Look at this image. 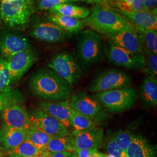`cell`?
<instances>
[{
    "label": "cell",
    "instance_id": "1",
    "mask_svg": "<svg viewBox=\"0 0 157 157\" xmlns=\"http://www.w3.org/2000/svg\"><path fill=\"white\" fill-rule=\"evenodd\" d=\"M29 89L34 96L45 101L58 102L69 100L73 86L51 69L37 71L29 81Z\"/></svg>",
    "mask_w": 157,
    "mask_h": 157
},
{
    "label": "cell",
    "instance_id": "2",
    "mask_svg": "<svg viewBox=\"0 0 157 157\" xmlns=\"http://www.w3.org/2000/svg\"><path fill=\"white\" fill-rule=\"evenodd\" d=\"M82 21L84 26L105 36L122 31L136 29L118 12L98 4H95L93 7L89 17Z\"/></svg>",
    "mask_w": 157,
    "mask_h": 157
},
{
    "label": "cell",
    "instance_id": "3",
    "mask_svg": "<svg viewBox=\"0 0 157 157\" xmlns=\"http://www.w3.org/2000/svg\"><path fill=\"white\" fill-rule=\"evenodd\" d=\"M103 43L99 34L91 29L78 33L76 59L80 67L89 68L103 58Z\"/></svg>",
    "mask_w": 157,
    "mask_h": 157
},
{
    "label": "cell",
    "instance_id": "4",
    "mask_svg": "<svg viewBox=\"0 0 157 157\" xmlns=\"http://www.w3.org/2000/svg\"><path fill=\"white\" fill-rule=\"evenodd\" d=\"M34 12L32 0L2 1L0 16L6 26L13 29L23 30L28 25Z\"/></svg>",
    "mask_w": 157,
    "mask_h": 157
},
{
    "label": "cell",
    "instance_id": "5",
    "mask_svg": "<svg viewBox=\"0 0 157 157\" xmlns=\"http://www.w3.org/2000/svg\"><path fill=\"white\" fill-rule=\"evenodd\" d=\"M94 96L107 112L118 113L130 109L138 99V92L130 86L122 89L95 93Z\"/></svg>",
    "mask_w": 157,
    "mask_h": 157
},
{
    "label": "cell",
    "instance_id": "6",
    "mask_svg": "<svg viewBox=\"0 0 157 157\" xmlns=\"http://www.w3.org/2000/svg\"><path fill=\"white\" fill-rule=\"evenodd\" d=\"M103 51L108 61L113 65L136 71L144 67V55L126 50L109 40L103 44Z\"/></svg>",
    "mask_w": 157,
    "mask_h": 157
},
{
    "label": "cell",
    "instance_id": "7",
    "mask_svg": "<svg viewBox=\"0 0 157 157\" xmlns=\"http://www.w3.org/2000/svg\"><path fill=\"white\" fill-rule=\"evenodd\" d=\"M48 67L72 86L76 84L84 75L76 58L66 51L56 54Z\"/></svg>",
    "mask_w": 157,
    "mask_h": 157
},
{
    "label": "cell",
    "instance_id": "8",
    "mask_svg": "<svg viewBox=\"0 0 157 157\" xmlns=\"http://www.w3.org/2000/svg\"><path fill=\"white\" fill-rule=\"evenodd\" d=\"M69 100L71 107L76 111L91 119L98 124L108 118L107 111L93 95L82 91L71 95Z\"/></svg>",
    "mask_w": 157,
    "mask_h": 157
},
{
    "label": "cell",
    "instance_id": "9",
    "mask_svg": "<svg viewBox=\"0 0 157 157\" xmlns=\"http://www.w3.org/2000/svg\"><path fill=\"white\" fill-rule=\"evenodd\" d=\"M131 84L132 80L128 74L119 69H111L99 73L91 82L89 90L95 93L128 87Z\"/></svg>",
    "mask_w": 157,
    "mask_h": 157
},
{
    "label": "cell",
    "instance_id": "10",
    "mask_svg": "<svg viewBox=\"0 0 157 157\" xmlns=\"http://www.w3.org/2000/svg\"><path fill=\"white\" fill-rule=\"evenodd\" d=\"M29 34L35 39L50 43L67 40L73 35L48 20L39 21L33 23Z\"/></svg>",
    "mask_w": 157,
    "mask_h": 157
},
{
    "label": "cell",
    "instance_id": "11",
    "mask_svg": "<svg viewBox=\"0 0 157 157\" xmlns=\"http://www.w3.org/2000/svg\"><path fill=\"white\" fill-rule=\"evenodd\" d=\"M37 60V52L32 48L19 52L6 59L11 83L18 81Z\"/></svg>",
    "mask_w": 157,
    "mask_h": 157
},
{
    "label": "cell",
    "instance_id": "12",
    "mask_svg": "<svg viewBox=\"0 0 157 157\" xmlns=\"http://www.w3.org/2000/svg\"><path fill=\"white\" fill-rule=\"evenodd\" d=\"M28 115L30 122L33 126L51 137L72 135L62 124L40 108L30 111Z\"/></svg>",
    "mask_w": 157,
    "mask_h": 157
},
{
    "label": "cell",
    "instance_id": "13",
    "mask_svg": "<svg viewBox=\"0 0 157 157\" xmlns=\"http://www.w3.org/2000/svg\"><path fill=\"white\" fill-rule=\"evenodd\" d=\"M104 129L97 126L72 133V144L75 149L97 150L104 141Z\"/></svg>",
    "mask_w": 157,
    "mask_h": 157
},
{
    "label": "cell",
    "instance_id": "14",
    "mask_svg": "<svg viewBox=\"0 0 157 157\" xmlns=\"http://www.w3.org/2000/svg\"><path fill=\"white\" fill-rule=\"evenodd\" d=\"M21 102H14L3 109L2 118L5 124L16 129L26 130L33 124L29 118L28 112Z\"/></svg>",
    "mask_w": 157,
    "mask_h": 157
},
{
    "label": "cell",
    "instance_id": "15",
    "mask_svg": "<svg viewBox=\"0 0 157 157\" xmlns=\"http://www.w3.org/2000/svg\"><path fill=\"white\" fill-rule=\"evenodd\" d=\"M108 40L126 50L144 55L146 49L138 32L135 30H124L106 36Z\"/></svg>",
    "mask_w": 157,
    "mask_h": 157
},
{
    "label": "cell",
    "instance_id": "16",
    "mask_svg": "<svg viewBox=\"0 0 157 157\" xmlns=\"http://www.w3.org/2000/svg\"><path fill=\"white\" fill-rule=\"evenodd\" d=\"M30 48L29 40L19 34L7 33L0 39V53L6 60Z\"/></svg>",
    "mask_w": 157,
    "mask_h": 157
},
{
    "label": "cell",
    "instance_id": "17",
    "mask_svg": "<svg viewBox=\"0 0 157 157\" xmlns=\"http://www.w3.org/2000/svg\"><path fill=\"white\" fill-rule=\"evenodd\" d=\"M39 107L67 129L71 126L70 117L72 108L69 104V100L58 102L41 101L39 103Z\"/></svg>",
    "mask_w": 157,
    "mask_h": 157
},
{
    "label": "cell",
    "instance_id": "18",
    "mask_svg": "<svg viewBox=\"0 0 157 157\" xmlns=\"http://www.w3.org/2000/svg\"><path fill=\"white\" fill-rule=\"evenodd\" d=\"M119 10L120 13L135 28L157 30V14L145 10L127 12Z\"/></svg>",
    "mask_w": 157,
    "mask_h": 157
},
{
    "label": "cell",
    "instance_id": "19",
    "mask_svg": "<svg viewBox=\"0 0 157 157\" xmlns=\"http://www.w3.org/2000/svg\"><path fill=\"white\" fill-rule=\"evenodd\" d=\"M26 136L23 129H16L4 124L0 128V147L8 151L26 140Z\"/></svg>",
    "mask_w": 157,
    "mask_h": 157
},
{
    "label": "cell",
    "instance_id": "20",
    "mask_svg": "<svg viewBox=\"0 0 157 157\" xmlns=\"http://www.w3.org/2000/svg\"><path fill=\"white\" fill-rule=\"evenodd\" d=\"M126 157H157L156 152L145 138L134 135L128 148L124 152Z\"/></svg>",
    "mask_w": 157,
    "mask_h": 157
},
{
    "label": "cell",
    "instance_id": "21",
    "mask_svg": "<svg viewBox=\"0 0 157 157\" xmlns=\"http://www.w3.org/2000/svg\"><path fill=\"white\" fill-rule=\"evenodd\" d=\"M47 20L54 23L63 30L72 34L79 33L84 28L81 19L66 17L55 12H49Z\"/></svg>",
    "mask_w": 157,
    "mask_h": 157
},
{
    "label": "cell",
    "instance_id": "22",
    "mask_svg": "<svg viewBox=\"0 0 157 157\" xmlns=\"http://www.w3.org/2000/svg\"><path fill=\"white\" fill-rule=\"evenodd\" d=\"M139 94L145 106L157 107V78L148 76L143 78L140 87Z\"/></svg>",
    "mask_w": 157,
    "mask_h": 157
},
{
    "label": "cell",
    "instance_id": "23",
    "mask_svg": "<svg viewBox=\"0 0 157 157\" xmlns=\"http://www.w3.org/2000/svg\"><path fill=\"white\" fill-rule=\"evenodd\" d=\"M90 11L87 7L73 5L67 2L56 6L49 11L50 12H55L66 17H72L78 19H84L89 17Z\"/></svg>",
    "mask_w": 157,
    "mask_h": 157
},
{
    "label": "cell",
    "instance_id": "24",
    "mask_svg": "<svg viewBox=\"0 0 157 157\" xmlns=\"http://www.w3.org/2000/svg\"><path fill=\"white\" fill-rule=\"evenodd\" d=\"M64 151L73 152V147L72 144V135L51 137L44 149V155L47 153Z\"/></svg>",
    "mask_w": 157,
    "mask_h": 157
},
{
    "label": "cell",
    "instance_id": "25",
    "mask_svg": "<svg viewBox=\"0 0 157 157\" xmlns=\"http://www.w3.org/2000/svg\"><path fill=\"white\" fill-rule=\"evenodd\" d=\"M6 152L8 156L10 157H26L36 155L43 157L44 155L42 151L27 140L23 141L16 147Z\"/></svg>",
    "mask_w": 157,
    "mask_h": 157
},
{
    "label": "cell",
    "instance_id": "26",
    "mask_svg": "<svg viewBox=\"0 0 157 157\" xmlns=\"http://www.w3.org/2000/svg\"><path fill=\"white\" fill-rule=\"evenodd\" d=\"M25 133L26 136V140L30 141L37 148L42 151L44 155V149L50 140L51 136L33 125L25 130Z\"/></svg>",
    "mask_w": 157,
    "mask_h": 157
},
{
    "label": "cell",
    "instance_id": "27",
    "mask_svg": "<svg viewBox=\"0 0 157 157\" xmlns=\"http://www.w3.org/2000/svg\"><path fill=\"white\" fill-rule=\"evenodd\" d=\"M70 122L71 126H72L73 128V131L83 130L97 125V124L91 119L72 108L71 109Z\"/></svg>",
    "mask_w": 157,
    "mask_h": 157
},
{
    "label": "cell",
    "instance_id": "28",
    "mask_svg": "<svg viewBox=\"0 0 157 157\" xmlns=\"http://www.w3.org/2000/svg\"><path fill=\"white\" fill-rule=\"evenodd\" d=\"M143 40L146 51L157 54V31L152 29L136 27Z\"/></svg>",
    "mask_w": 157,
    "mask_h": 157
},
{
    "label": "cell",
    "instance_id": "29",
    "mask_svg": "<svg viewBox=\"0 0 157 157\" xmlns=\"http://www.w3.org/2000/svg\"><path fill=\"white\" fill-rule=\"evenodd\" d=\"M22 95L12 87H8L6 90L0 93V112L6 106L14 102H22Z\"/></svg>",
    "mask_w": 157,
    "mask_h": 157
},
{
    "label": "cell",
    "instance_id": "30",
    "mask_svg": "<svg viewBox=\"0 0 157 157\" xmlns=\"http://www.w3.org/2000/svg\"><path fill=\"white\" fill-rule=\"evenodd\" d=\"M144 56L145 57V63L142 70L148 76L157 78V54L145 51Z\"/></svg>",
    "mask_w": 157,
    "mask_h": 157
},
{
    "label": "cell",
    "instance_id": "31",
    "mask_svg": "<svg viewBox=\"0 0 157 157\" xmlns=\"http://www.w3.org/2000/svg\"><path fill=\"white\" fill-rule=\"evenodd\" d=\"M134 135L128 130H119L112 135L119 147L124 152L128 148Z\"/></svg>",
    "mask_w": 157,
    "mask_h": 157
},
{
    "label": "cell",
    "instance_id": "32",
    "mask_svg": "<svg viewBox=\"0 0 157 157\" xmlns=\"http://www.w3.org/2000/svg\"><path fill=\"white\" fill-rule=\"evenodd\" d=\"M10 84L11 78L7 62L3 58H0V93L6 90Z\"/></svg>",
    "mask_w": 157,
    "mask_h": 157
},
{
    "label": "cell",
    "instance_id": "33",
    "mask_svg": "<svg viewBox=\"0 0 157 157\" xmlns=\"http://www.w3.org/2000/svg\"><path fill=\"white\" fill-rule=\"evenodd\" d=\"M105 148L108 154L115 157H121L124 152L116 143L112 135L105 139Z\"/></svg>",
    "mask_w": 157,
    "mask_h": 157
},
{
    "label": "cell",
    "instance_id": "34",
    "mask_svg": "<svg viewBox=\"0 0 157 157\" xmlns=\"http://www.w3.org/2000/svg\"><path fill=\"white\" fill-rule=\"evenodd\" d=\"M64 2H63L61 0H40L39 8L41 10L50 11L56 6Z\"/></svg>",
    "mask_w": 157,
    "mask_h": 157
},
{
    "label": "cell",
    "instance_id": "35",
    "mask_svg": "<svg viewBox=\"0 0 157 157\" xmlns=\"http://www.w3.org/2000/svg\"><path fill=\"white\" fill-rule=\"evenodd\" d=\"M157 0H144L143 10L157 13Z\"/></svg>",
    "mask_w": 157,
    "mask_h": 157
},
{
    "label": "cell",
    "instance_id": "36",
    "mask_svg": "<svg viewBox=\"0 0 157 157\" xmlns=\"http://www.w3.org/2000/svg\"><path fill=\"white\" fill-rule=\"evenodd\" d=\"M144 1V0H133L130 12L139 11L143 10Z\"/></svg>",
    "mask_w": 157,
    "mask_h": 157
},
{
    "label": "cell",
    "instance_id": "37",
    "mask_svg": "<svg viewBox=\"0 0 157 157\" xmlns=\"http://www.w3.org/2000/svg\"><path fill=\"white\" fill-rule=\"evenodd\" d=\"M72 152L64 151L56 153H47L43 157H72Z\"/></svg>",
    "mask_w": 157,
    "mask_h": 157
},
{
    "label": "cell",
    "instance_id": "38",
    "mask_svg": "<svg viewBox=\"0 0 157 157\" xmlns=\"http://www.w3.org/2000/svg\"><path fill=\"white\" fill-rule=\"evenodd\" d=\"M96 150H86V149H75L74 151L78 157H89L90 154Z\"/></svg>",
    "mask_w": 157,
    "mask_h": 157
},
{
    "label": "cell",
    "instance_id": "39",
    "mask_svg": "<svg viewBox=\"0 0 157 157\" xmlns=\"http://www.w3.org/2000/svg\"><path fill=\"white\" fill-rule=\"evenodd\" d=\"M73 1H84V2H91V3H95V4H100L102 6H107L106 3L104 2V0H73Z\"/></svg>",
    "mask_w": 157,
    "mask_h": 157
},
{
    "label": "cell",
    "instance_id": "40",
    "mask_svg": "<svg viewBox=\"0 0 157 157\" xmlns=\"http://www.w3.org/2000/svg\"><path fill=\"white\" fill-rule=\"evenodd\" d=\"M104 1L106 3L107 6L109 7V6H110V5H111V4L113 5L114 4L118 2H119V1H121L122 0H104Z\"/></svg>",
    "mask_w": 157,
    "mask_h": 157
},
{
    "label": "cell",
    "instance_id": "41",
    "mask_svg": "<svg viewBox=\"0 0 157 157\" xmlns=\"http://www.w3.org/2000/svg\"><path fill=\"white\" fill-rule=\"evenodd\" d=\"M72 157H78V155H77V154L75 152H72Z\"/></svg>",
    "mask_w": 157,
    "mask_h": 157
},
{
    "label": "cell",
    "instance_id": "42",
    "mask_svg": "<svg viewBox=\"0 0 157 157\" xmlns=\"http://www.w3.org/2000/svg\"><path fill=\"white\" fill-rule=\"evenodd\" d=\"M100 157H106V154L102 153V154H101V155H100Z\"/></svg>",
    "mask_w": 157,
    "mask_h": 157
},
{
    "label": "cell",
    "instance_id": "43",
    "mask_svg": "<svg viewBox=\"0 0 157 157\" xmlns=\"http://www.w3.org/2000/svg\"><path fill=\"white\" fill-rule=\"evenodd\" d=\"M106 157H115L111 155H109V154H106Z\"/></svg>",
    "mask_w": 157,
    "mask_h": 157
},
{
    "label": "cell",
    "instance_id": "44",
    "mask_svg": "<svg viewBox=\"0 0 157 157\" xmlns=\"http://www.w3.org/2000/svg\"><path fill=\"white\" fill-rule=\"evenodd\" d=\"M126 157V156H125V155H124V152H123V154H122V155H121V157Z\"/></svg>",
    "mask_w": 157,
    "mask_h": 157
},
{
    "label": "cell",
    "instance_id": "45",
    "mask_svg": "<svg viewBox=\"0 0 157 157\" xmlns=\"http://www.w3.org/2000/svg\"><path fill=\"white\" fill-rule=\"evenodd\" d=\"M41 157V156H37V155H36V156H31V157Z\"/></svg>",
    "mask_w": 157,
    "mask_h": 157
},
{
    "label": "cell",
    "instance_id": "46",
    "mask_svg": "<svg viewBox=\"0 0 157 157\" xmlns=\"http://www.w3.org/2000/svg\"><path fill=\"white\" fill-rule=\"evenodd\" d=\"M2 1H12V0H1Z\"/></svg>",
    "mask_w": 157,
    "mask_h": 157
},
{
    "label": "cell",
    "instance_id": "47",
    "mask_svg": "<svg viewBox=\"0 0 157 157\" xmlns=\"http://www.w3.org/2000/svg\"><path fill=\"white\" fill-rule=\"evenodd\" d=\"M0 157H2V153L0 151Z\"/></svg>",
    "mask_w": 157,
    "mask_h": 157
},
{
    "label": "cell",
    "instance_id": "48",
    "mask_svg": "<svg viewBox=\"0 0 157 157\" xmlns=\"http://www.w3.org/2000/svg\"><path fill=\"white\" fill-rule=\"evenodd\" d=\"M2 157H9V156H7V157H4V156H2Z\"/></svg>",
    "mask_w": 157,
    "mask_h": 157
}]
</instances>
